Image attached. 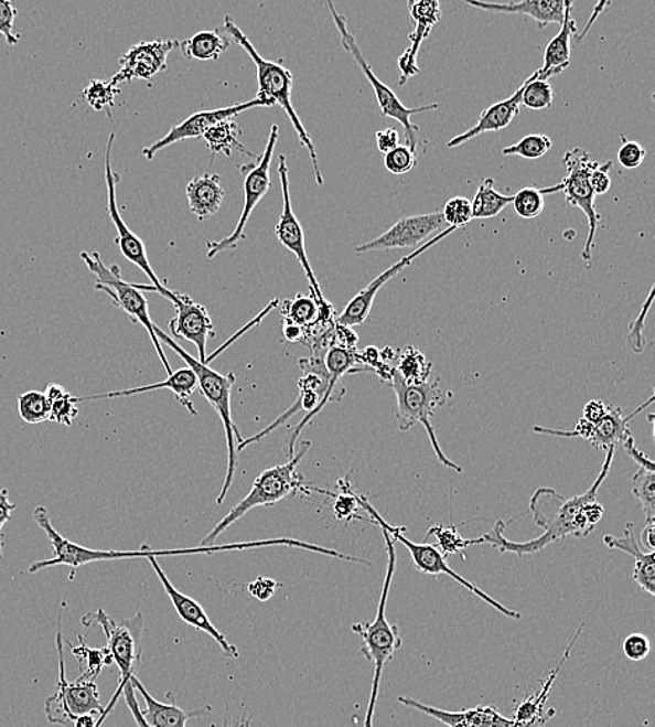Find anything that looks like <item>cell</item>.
<instances>
[{
  "label": "cell",
  "mask_w": 655,
  "mask_h": 727,
  "mask_svg": "<svg viewBox=\"0 0 655 727\" xmlns=\"http://www.w3.org/2000/svg\"><path fill=\"white\" fill-rule=\"evenodd\" d=\"M433 535L437 537L438 542V548L440 553L443 554L444 557L448 558V556H454V554H461V557L464 559L468 558L465 556V552H468V548L471 546H475V544H482L481 537L479 538H464L460 536V533L458 532V527L455 526H443V525H434L431 527V530L428 531V536Z\"/></svg>",
  "instance_id": "cell-41"
},
{
  "label": "cell",
  "mask_w": 655,
  "mask_h": 727,
  "mask_svg": "<svg viewBox=\"0 0 655 727\" xmlns=\"http://www.w3.org/2000/svg\"><path fill=\"white\" fill-rule=\"evenodd\" d=\"M442 216L444 223L449 224V227L461 228L468 226V224L473 220V209H471V201L468 197H452L444 205Z\"/></svg>",
  "instance_id": "cell-48"
},
{
  "label": "cell",
  "mask_w": 655,
  "mask_h": 727,
  "mask_svg": "<svg viewBox=\"0 0 655 727\" xmlns=\"http://www.w3.org/2000/svg\"><path fill=\"white\" fill-rule=\"evenodd\" d=\"M653 298H654V286L652 287V290L648 292V298L647 301L644 302V306L642 307V311L638 312L637 318L635 321L631 323V331H629V346L633 350L635 353H642L644 350V346H646V340H644L643 332H644V323H646V318L648 316V310L649 307L653 304Z\"/></svg>",
  "instance_id": "cell-51"
},
{
  "label": "cell",
  "mask_w": 655,
  "mask_h": 727,
  "mask_svg": "<svg viewBox=\"0 0 655 727\" xmlns=\"http://www.w3.org/2000/svg\"><path fill=\"white\" fill-rule=\"evenodd\" d=\"M583 629L584 626H581L579 627V630L576 631V634L572 638V641L569 642L568 648H566V651L563 652L562 659H560L557 669H554L552 673L549 674L547 682L543 684L541 692L536 695H531L530 698H527L524 701V703L517 706L515 719H513L516 727H539L544 724H547V720L552 718L555 710L551 709L548 714H545L544 705L547 703L549 693H551L552 685L555 680L558 677L560 669H562L566 661H568L570 652H572V648L575 643L578 642L581 632H583Z\"/></svg>",
  "instance_id": "cell-30"
},
{
  "label": "cell",
  "mask_w": 655,
  "mask_h": 727,
  "mask_svg": "<svg viewBox=\"0 0 655 727\" xmlns=\"http://www.w3.org/2000/svg\"><path fill=\"white\" fill-rule=\"evenodd\" d=\"M455 228L449 227L444 229L443 233L437 235V237L429 239L427 244L421 245V248L414 250L411 255L405 256L401 260H398L397 264L390 266L389 269L385 270L384 274L376 277L375 280H372L364 290H361L358 295L351 298V301L345 306L344 310L337 317V325L345 328H354L363 325V323L368 319L372 307H374V301L377 296V292L386 285L387 281L393 279V277L401 274L402 270L407 269L408 266L412 264L414 260L421 256L423 253L434 244H438L439 240L449 237L450 234L454 233Z\"/></svg>",
  "instance_id": "cell-21"
},
{
  "label": "cell",
  "mask_w": 655,
  "mask_h": 727,
  "mask_svg": "<svg viewBox=\"0 0 655 727\" xmlns=\"http://www.w3.org/2000/svg\"><path fill=\"white\" fill-rule=\"evenodd\" d=\"M524 90V83L517 88L512 97L503 99V101L494 104L490 108L481 113L479 120H476L473 128L468 132L455 136L449 141L448 148L454 149L463 146L465 141L476 138V136L486 132H500V130L509 127L512 120L516 118L522 107V94Z\"/></svg>",
  "instance_id": "cell-27"
},
{
  "label": "cell",
  "mask_w": 655,
  "mask_h": 727,
  "mask_svg": "<svg viewBox=\"0 0 655 727\" xmlns=\"http://www.w3.org/2000/svg\"><path fill=\"white\" fill-rule=\"evenodd\" d=\"M279 588H281V585L277 584L276 580L260 577L249 585L248 590L255 599L267 601L276 595V590Z\"/></svg>",
  "instance_id": "cell-56"
},
{
  "label": "cell",
  "mask_w": 655,
  "mask_h": 727,
  "mask_svg": "<svg viewBox=\"0 0 655 727\" xmlns=\"http://www.w3.org/2000/svg\"><path fill=\"white\" fill-rule=\"evenodd\" d=\"M442 213L418 214V216L405 217L379 237L369 243L358 245L356 254L375 253V250H390L414 248L421 245L423 240L431 237L433 233L443 227Z\"/></svg>",
  "instance_id": "cell-20"
},
{
  "label": "cell",
  "mask_w": 655,
  "mask_h": 727,
  "mask_svg": "<svg viewBox=\"0 0 655 727\" xmlns=\"http://www.w3.org/2000/svg\"><path fill=\"white\" fill-rule=\"evenodd\" d=\"M44 394L50 402V420L62 424V426L71 427L73 420L78 415L76 397L72 396L71 392L63 388L62 385L57 384H50Z\"/></svg>",
  "instance_id": "cell-40"
},
{
  "label": "cell",
  "mask_w": 655,
  "mask_h": 727,
  "mask_svg": "<svg viewBox=\"0 0 655 727\" xmlns=\"http://www.w3.org/2000/svg\"><path fill=\"white\" fill-rule=\"evenodd\" d=\"M238 125L233 119H228L210 129L203 138L206 141L208 150L212 151V156L223 153L230 157L235 151H239V153L246 156L258 157L244 148V145L238 140Z\"/></svg>",
  "instance_id": "cell-37"
},
{
  "label": "cell",
  "mask_w": 655,
  "mask_h": 727,
  "mask_svg": "<svg viewBox=\"0 0 655 727\" xmlns=\"http://www.w3.org/2000/svg\"><path fill=\"white\" fill-rule=\"evenodd\" d=\"M387 553V568L384 588L379 600V608L375 620L372 622H356L351 626V631L361 638L363 646L361 653L374 663V680H372V689L366 710L364 727H374L375 709L377 697H379L382 674H384L387 662H390L398 650H401L402 640L398 626L390 624L386 617L387 599H389L393 577L396 573V550L395 542L391 541L389 533L384 531Z\"/></svg>",
  "instance_id": "cell-4"
},
{
  "label": "cell",
  "mask_w": 655,
  "mask_h": 727,
  "mask_svg": "<svg viewBox=\"0 0 655 727\" xmlns=\"http://www.w3.org/2000/svg\"><path fill=\"white\" fill-rule=\"evenodd\" d=\"M180 46L176 40L144 41L133 45L119 60L120 70L109 83L119 87L122 83L150 81L167 70L168 55Z\"/></svg>",
  "instance_id": "cell-19"
},
{
  "label": "cell",
  "mask_w": 655,
  "mask_h": 727,
  "mask_svg": "<svg viewBox=\"0 0 655 727\" xmlns=\"http://www.w3.org/2000/svg\"><path fill=\"white\" fill-rule=\"evenodd\" d=\"M311 446V441H303L300 452L288 460L287 463L265 470L255 480L249 494L238 505H235L206 537L202 538L201 546H212L224 531H227L233 523L239 521L251 510L259 509V506L275 505L277 502L287 499V496L300 493V491L309 493L305 490L307 481L303 480L301 473H298L297 468L302 459L307 457Z\"/></svg>",
  "instance_id": "cell-7"
},
{
  "label": "cell",
  "mask_w": 655,
  "mask_h": 727,
  "mask_svg": "<svg viewBox=\"0 0 655 727\" xmlns=\"http://www.w3.org/2000/svg\"><path fill=\"white\" fill-rule=\"evenodd\" d=\"M36 525L45 532L46 537L50 538L52 553L54 557L50 559H41L35 562L29 567L30 574H36L42 569L57 567V565H66L73 571L83 567V565L99 563V562H115V559H133V558H157L168 556H192V554H214L223 552H244L250 548H264L272 546H286L290 548H301V550L323 554V556L343 559V562L365 564L364 558L348 556V554L332 550L318 546V544L296 541V538L280 537L269 538V541L258 542H244L222 544V546H198L192 548H168V550H151L150 547L141 546L136 552H117V550H96V548H88L80 546V544L67 541L57 532L52 525L50 514L44 506H36L33 512Z\"/></svg>",
  "instance_id": "cell-2"
},
{
  "label": "cell",
  "mask_w": 655,
  "mask_h": 727,
  "mask_svg": "<svg viewBox=\"0 0 655 727\" xmlns=\"http://www.w3.org/2000/svg\"><path fill=\"white\" fill-rule=\"evenodd\" d=\"M623 448H625L626 453L632 459H635V462L638 463V467L655 470V464L653 459H649L646 453L642 452L641 449L636 447L635 438L629 437L625 442H623Z\"/></svg>",
  "instance_id": "cell-59"
},
{
  "label": "cell",
  "mask_w": 655,
  "mask_h": 727,
  "mask_svg": "<svg viewBox=\"0 0 655 727\" xmlns=\"http://www.w3.org/2000/svg\"><path fill=\"white\" fill-rule=\"evenodd\" d=\"M622 146L618 150V161L626 170H635L641 167L646 159L647 151L637 141L627 140L625 136H621Z\"/></svg>",
  "instance_id": "cell-52"
},
{
  "label": "cell",
  "mask_w": 655,
  "mask_h": 727,
  "mask_svg": "<svg viewBox=\"0 0 655 727\" xmlns=\"http://www.w3.org/2000/svg\"><path fill=\"white\" fill-rule=\"evenodd\" d=\"M224 196L223 180L218 174L197 175L186 186L189 209L198 222L212 218L218 213Z\"/></svg>",
  "instance_id": "cell-32"
},
{
  "label": "cell",
  "mask_w": 655,
  "mask_h": 727,
  "mask_svg": "<svg viewBox=\"0 0 655 727\" xmlns=\"http://www.w3.org/2000/svg\"><path fill=\"white\" fill-rule=\"evenodd\" d=\"M170 389L175 395L176 400L193 416H197V410L192 403V396L198 389V382L196 374L191 368H181L172 373L165 381L160 384L144 385L140 388L115 391L109 394L94 395L86 397H76L77 403L88 400L115 399V397H129L141 394H149V392Z\"/></svg>",
  "instance_id": "cell-26"
},
{
  "label": "cell",
  "mask_w": 655,
  "mask_h": 727,
  "mask_svg": "<svg viewBox=\"0 0 655 727\" xmlns=\"http://www.w3.org/2000/svg\"><path fill=\"white\" fill-rule=\"evenodd\" d=\"M282 332H284V338L288 342L296 343L305 340V329L293 325V323L284 322V329H282Z\"/></svg>",
  "instance_id": "cell-61"
},
{
  "label": "cell",
  "mask_w": 655,
  "mask_h": 727,
  "mask_svg": "<svg viewBox=\"0 0 655 727\" xmlns=\"http://www.w3.org/2000/svg\"><path fill=\"white\" fill-rule=\"evenodd\" d=\"M604 543L611 550H620L629 554L635 559V573L633 579L644 592L655 596V557L654 552L643 553L633 532V525L627 522L625 525V536L615 537L612 535L604 536Z\"/></svg>",
  "instance_id": "cell-29"
},
{
  "label": "cell",
  "mask_w": 655,
  "mask_h": 727,
  "mask_svg": "<svg viewBox=\"0 0 655 727\" xmlns=\"http://www.w3.org/2000/svg\"><path fill=\"white\" fill-rule=\"evenodd\" d=\"M328 8L330 9V12H332L335 28H337L340 39H342L343 49L354 57L356 65L361 67L365 77L368 78L372 90L375 93L380 114L386 118L397 120V122L401 125L402 129H405L407 148H410L414 153H417L418 128L416 125H412L411 117L416 114L434 111V109L439 108V104H429V106L419 108L406 107L405 104L398 99L395 92H393L389 86H386L385 83L375 75L374 71H372L363 51H361L358 43H356L355 36L348 31L347 19L335 10L332 2H328Z\"/></svg>",
  "instance_id": "cell-10"
},
{
  "label": "cell",
  "mask_w": 655,
  "mask_h": 727,
  "mask_svg": "<svg viewBox=\"0 0 655 727\" xmlns=\"http://www.w3.org/2000/svg\"><path fill=\"white\" fill-rule=\"evenodd\" d=\"M259 107H275L272 104L264 101V99L255 98L251 101L237 104V106L224 107L212 109V111H201L191 115L182 124L176 125L168 132L164 138L157 140L155 143L147 146L143 150V156L147 160H154V157L161 150L170 148V146L187 139L203 138L210 129L216 127L224 120L233 119L237 115L248 111V109Z\"/></svg>",
  "instance_id": "cell-18"
},
{
  "label": "cell",
  "mask_w": 655,
  "mask_h": 727,
  "mask_svg": "<svg viewBox=\"0 0 655 727\" xmlns=\"http://www.w3.org/2000/svg\"><path fill=\"white\" fill-rule=\"evenodd\" d=\"M632 493L641 501L647 525L655 520V470L641 468L632 480Z\"/></svg>",
  "instance_id": "cell-43"
},
{
  "label": "cell",
  "mask_w": 655,
  "mask_h": 727,
  "mask_svg": "<svg viewBox=\"0 0 655 727\" xmlns=\"http://www.w3.org/2000/svg\"><path fill=\"white\" fill-rule=\"evenodd\" d=\"M408 9H410L411 18L416 22V29L410 34V49L397 62L401 71L400 85H406L408 78L418 75L417 56L419 46H421L423 40L428 39L440 20L439 2H410Z\"/></svg>",
  "instance_id": "cell-25"
},
{
  "label": "cell",
  "mask_w": 655,
  "mask_h": 727,
  "mask_svg": "<svg viewBox=\"0 0 655 727\" xmlns=\"http://www.w3.org/2000/svg\"><path fill=\"white\" fill-rule=\"evenodd\" d=\"M119 93V87H115L109 82L93 81L84 88L82 97L93 109L103 111V109L114 106L115 97Z\"/></svg>",
  "instance_id": "cell-47"
},
{
  "label": "cell",
  "mask_w": 655,
  "mask_h": 727,
  "mask_svg": "<svg viewBox=\"0 0 655 727\" xmlns=\"http://www.w3.org/2000/svg\"><path fill=\"white\" fill-rule=\"evenodd\" d=\"M117 139L114 130L109 133L107 150H105V182H107L108 191V214L111 217L115 228H117V237H115L114 243L118 245L120 253L125 256L126 259L138 266V268L143 271V274L149 277L151 286L154 287L155 292H159L160 296L167 298L168 301L172 300L174 297V291L168 289V287L159 279V276L154 274L153 268H151L149 258H147L146 244L143 239L138 237L132 229L126 226L122 216H120L118 203H117V185L119 182L118 172H115L112 169V148Z\"/></svg>",
  "instance_id": "cell-14"
},
{
  "label": "cell",
  "mask_w": 655,
  "mask_h": 727,
  "mask_svg": "<svg viewBox=\"0 0 655 727\" xmlns=\"http://www.w3.org/2000/svg\"><path fill=\"white\" fill-rule=\"evenodd\" d=\"M513 202V196L502 195L495 190L494 178H484L476 191L471 209L473 218H492L500 216Z\"/></svg>",
  "instance_id": "cell-36"
},
{
  "label": "cell",
  "mask_w": 655,
  "mask_h": 727,
  "mask_svg": "<svg viewBox=\"0 0 655 727\" xmlns=\"http://www.w3.org/2000/svg\"><path fill=\"white\" fill-rule=\"evenodd\" d=\"M615 451L616 448L606 451V458L600 474L597 475L593 485L584 494L566 499L558 491L549 488L538 489L533 494L530 512L536 525L544 530L541 536L523 543L507 541L503 535L506 526L505 522L497 521L494 530L481 536L482 544H490L501 553L516 554L518 558H522L528 556V554L543 552L549 544L562 541L568 536L580 538L589 536L595 526L587 520L584 506L597 500V494H599L602 483L610 473L612 462H614Z\"/></svg>",
  "instance_id": "cell-1"
},
{
  "label": "cell",
  "mask_w": 655,
  "mask_h": 727,
  "mask_svg": "<svg viewBox=\"0 0 655 727\" xmlns=\"http://www.w3.org/2000/svg\"><path fill=\"white\" fill-rule=\"evenodd\" d=\"M155 336L159 338L160 342L167 344L168 348L174 350V352L180 355L183 361H185L187 367L196 374L198 382L197 391H201L204 399H206L210 405L213 406V409L216 410L219 418H222L225 439H227L228 453L227 474H225L223 489L219 491L216 500L217 504L222 505L225 496L228 494L230 485L234 483L235 472H237V442L240 443L244 441L243 437H240L238 428L235 427L233 420V411H230V394H233V386L237 379H235V375L233 373L227 375L219 374L216 370L210 368L208 365L201 363V361L196 359H193L191 354L185 352V350H183L174 339L168 336V334L164 331H161L159 327H155Z\"/></svg>",
  "instance_id": "cell-6"
},
{
  "label": "cell",
  "mask_w": 655,
  "mask_h": 727,
  "mask_svg": "<svg viewBox=\"0 0 655 727\" xmlns=\"http://www.w3.org/2000/svg\"><path fill=\"white\" fill-rule=\"evenodd\" d=\"M593 163L591 154L584 149L573 148L566 151L563 157L566 175L560 182L566 201L570 205L579 207L589 222V235H587L583 254H581L587 264L591 261V250L594 248L597 228H599L601 220L600 214L595 211V193L590 185V171Z\"/></svg>",
  "instance_id": "cell-15"
},
{
  "label": "cell",
  "mask_w": 655,
  "mask_h": 727,
  "mask_svg": "<svg viewBox=\"0 0 655 727\" xmlns=\"http://www.w3.org/2000/svg\"><path fill=\"white\" fill-rule=\"evenodd\" d=\"M390 386L395 391L396 395V418L398 421V428L401 431L411 430L416 424H422L426 427L429 441L433 448L434 455L443 467L454 470V472L461 473V467L458 463L452 462L447 455H444L443 449L440 448L439 441L437 438V432H434L431 417L433 416L434 410L439 409L440 406H443L448 399V392L440 388V382L431 381L423 382V384H407L400 375L397 374V371H393Z\"/></svg>",
  "instance_id": "cell-9"
},
{
  "label": "cell",
  "mask_w": 655,
  "mask_h": 727,
  "mask_svg": "<svg viewBox=\"0 0 655 727\" xmlns=\"http://www.w3.org/2000/svg\"><path fill=\"white\" fill-rule=\"evenodd\" d=\"M358 353L355 352V349L339 346V344H335L334 342L332 346H330L326 355H324V367H326L329 373L326 394H324L321 405H319L314 411L309 413L308 416L303 417L301 423L298 424L296 431H292L290 443H288V458L291 459L293 457V448H296L297 439L300 437L303 427L312 421V418L316 416L324 406H326V403L335 400L333 394L334 389L337 388L339 381L342 379L345 374L353 373V371H355V364L358 363Z\"/></svg>",
  "instance_id": "cell-24"
},
{
  "label": "cell",
  "mask_w": 655,
  "mask_h": 727,
  "mask_svg": "<svg viewBox=\"0 0 655 727\" xmlns=\"http://www.w3.org/2000/svg\"><path fill=\"white\" fill-rule=\"evenodd\" d=\"M623 653L629 661L641 662L644 661L652 652V642L648 637L635 632V634L627 635L622 643Z\"/></svg>",
  "instance_id": "cell-53"
},
{
  "label": "cell",
  "mask_w": 655,
  "mask_h": 727,
  "mask_svg": "<svg viewBox=\"0 0 655 727\" xmlns=\"http://www.w3.org/2000/svg\"><path fill=\"white\" fill-rule=\"evenodd\" d=\"M642 543L644 547L648 548V552H654V523L644 527Z\"/></svg>",
  "instance_id": "cell-63"
},
{
  "label": "cell",
  "mask_w": 655,
  "mask_h": 727,
  "mask_svg": "<svg viewBox=\"0 0 655 727\" xmlns=\"http://www.w3.org/2000/svg\"><path fill=\"white\" fill-rule=\"evenodd\" d=\"M432 363L414 346L396 353V371L407 384H423L431 375Z\"/></svg>",
  "instance_id": "cell-39"
},
{
  "label": "cell",
  "mask_w": 655,
  "mask_h": 727,
  "mask_svg": "<svg viewBox=\"0 0 655 727\" xmlns=\"http://www.w3.org/2000/svg\"><path fill=\"white\" fill-rule=\"evenodd\" d=\"M19 10L10 0H0V39L7 41L9 45L19 44V36L13 33L14 20L18 18Z\"/></svg>",
  "instance_id": "cell-54"
},
{
  "label": "cell",
  "mask_w": 655,
  "mask_h": 727,
  "mask_svg": "<svg viewBox=\"0 0 655 727\" xmlns=\"http://www.w3.org/2000/svg\"><path fill=\"white\" fill-rule=\"evenodd\" d=\"M78 641H80L78 646H73L71 642H67L80 666L83 663L86 664V669H83L82 676L77 680L78 682H94L104 666H111L114 663L111 653L108 652L107 648L87 646L82 634H78Z\"/></svg>",
  "instance_id": "cell-38"
},
{
  "label": "cell",
  "mask_w": 655,
  "mask_h": 727,
  "mask_svg": "<svg viewBox=\"0 0 655 727\" xmlns=\"http://www.w3.org/2000/svg\"><path fill=\"white\" fill-rule=\"evenodd\" d=\"M57 655H60V683L57 692L45 703V715L51 724L73 727L77 716L93 714L101 716L104 705L99 699L97 684L94 682H67L65 673V656H63V640L61 620L56 632Z\"/></svg>",
  "instance_id": "cell-13"
},
{
  "label": "cell",
  "mask_w": 655,
  "mask_h": 727,
  "mask_svg": "<svg viewBox=\"0 0 655 727\" xmlns=\"http://www.w3.org/2000/svg\"><path fill=\"white\" fill-rule=\"evenodd\" d=\"M281 313L284 317V322L293 323V325L303 329H311L314 333L316 325L326 328L333 319V307L329 301H318L312 295L305 297L297 295L293 300L282 302ZM311 333V334H312Z\"/></svg>",
  "instance_id": "cell-33"
},
{
  "label": "cell",
  "mask_w": 655,
  "mask_h": 727,
  "mask_svg": "<svg viewBox=\"0 0 655 727\" xmlns=\"http://www.w3.org/2000/svg\"><path fill=\"white\" fill-rule=\"evenodd\" d=\"M398 143H400V135H398L395 128L379 130L376 133V146L380 153H389V151L397 148Z\"/></svg>",
  "instance_id": "cell-57"
},
{
  "label": "cell",
  "mask_w": 655,
  "mask_h": 727,
  "mask_svg": "<svg viewBox=\"0 0 655 727\" xmlns=\"http://www.w3.org/2000/svg\"><path fill=\"white\" fill-rule=\"evenodd\" d=\"M543 190L538 188H523L513 196V207L522 218H536L543 213L545 207Z\"/></svg>",
  "instance_id": "cell-46"
},
{
  "label": "cell",
  "mask_w": 655,
  "mask_h": 727,
  "mask_svg": "<svg viewBox=\"0 0 655 727\" xmlns=\"http://www.w3.org/2000/svg\"><path fill=\"white\" fill-rule=\"evenodd\" d=\"M175 308V318L170 321V331L176 339L195 344L198 361L207 360V340L214 334V325L206 308L193 301L191 297L174 291L171 300Z\"/></svg>",
  "instance_id": "cell-22"
},
{
  "label": "cell",
  "mask_w": 655,
  "mask_h": 727,
  "mask_svg": "<svg viewBox=\"0 0 655 727\" xmlns=\"http://www.w3.org/2000/svg\"><path fill=\"white\" fill-rule=\"evenodd\" d=\"M417 165V153L407 146L398 145L395 150L385 154L386 170L391 174L401 175L410 172Z\"/></svg>",
  "instance_id": "cell-49"
},
{
  "label": "cell",
  "mask_w": 655,
  "mask_h": 727,
  "mask_svg": "<svg viewBox=\"0 0 655 727\" xmlns=\"http://www.w3.org/2000/svg\"><path fill=\"white\" fill-rule=\"evenodd\" d=\"M356 500H358L359 506H363V509L374 517L377 525L382 527V531L389 533L393 542L397 541L405 544L407 550L411 554L414 567L417 568L418 573L432 575V577L448 575V577L454 579L455 582L461 585V587L470 590V592L475 595L476 598L484 600L485 603H488L491 608L500 611V613L507 617V619L517 621L522 620V613L505 608L500 601L492 599L488 594L484 592V590L475 587L473 582H470V580L453 571V569L449 567L448 558L440 553L437 546H433V544L411 542L410 538L405 535L406 527L389 525V523L380 516L379 512L369 504V501L366 500L365 496L356 495Z\"/></svg>",
  "instance_id": "cell-11"
},
{
  "label": "cell",
  "mask_w": 655,
  "mask_h": 727,
  "mask_svg": "<svg viewBox=\"0 0 655 727\" xmlns=\"http://www.w3.org/2000/svg\"><path fill=\"white\" fill-rule=\"evenodd\" d=\"M279 125H272L269 139H267L264 153L256 157L255 163L239 165L244 174V207L233 234L222 240H207V258H216L218 254L238 248L240 240L246 238L245 229L248 226L251 212L259 205L261 199L269 192L271 185L270 167L279 141Z\"/></svg>",
  "instance_id": "cell-12"
},
{
  "label": "cell",
  "mask_w": 655,
  "mask_h": 727,
  "mask_svg": "<svg viewBox=\"0 0 655 727\" xmlns=\"http://www.w3.org/2000/svg\"><path fill=\"white\" fill-rule=\"evenodd\" d=\"M149 562L151 567H153L157 577H159L162 587H164L168 598H170L171 603L174 605L178 616H180L186 624L193 627V629L202 631L204 634L213 638V640L218 643L219 648H222L225 656L229 659H238L239 652L237 648L230 645L227 638H225V635L217 630V627L210 621L203 606L195 599L189 598V596L182 594L181 590H178L174 585L171 584V580L168 579L165 573L162 571L161 565L155 558H149Z\"/></svg>",
  "instance_id": "cell-23"
},
{
  "label": "cell",
  "mask_w": 655,
  "mask_h": 727,
  "mask_svg": "<svg viewBox=\"0 0 655 727\" xmlns=\"http://www.w3.org/2000/svg\"><path fill=\"white\" fill-rule=\"evenodd\" d=\"M98 718V715L93 714L77 716L73 727H97Z\"/></svg>",
  "instance_id": "cell-62"
},
{
  "label": "cell",
  "mask_w": 655,
  "mask_h": 727,
  "mask_svg": "<svg viewBox=\"0 0 655 727\" xmlns=\"http://www.w3.org/2000/svg\"><path fill=\"white\" fill-rule=\"evenodd\" d=\"M469 7L485 10L492 13L524 14L539 25V29L549 24H562L566 2L563 0H524V2L486 3L471 2Z\"/></svg>",
  "instance_id": "cell-28"
},
{
  "label": "cell",
  "mask_w": 655,
  "mask_h": 727,
  "mask_svg": "<svg viewBox=\"0 0 655 727\" xmlns=\"http://www.w3.org/2000/svg\"><path fill=\"white\" fill-rule=\"evenodd\" d=\"M539 72H534L530 77L524 82L522 94V106L533 109V111H544L549 109L554 104V88L548 82L539 81Z\"/></svg>",
  "instance_id": "cell-42"
},
{
  "label": "cell",
  "mask_w": 655,
  "mask_h": 727,
  "mask_svg": "<svg viewBox=\"0 0 655 727\" xmlns=\"http://www.w3.org/2000/svg\"><path fill=\"white\" fill-rule=\"evenodd\" d=\"M606 407L604 402L593 400L587 403L584 407V417L587 421L594 423L600 420L602 416L606 413Z\"/></svg>",
  "instance_id": "cell-60"
},
{
  "label": "cell",
  "mask_w": 655,
  "mask_h": 727,
  "mask_svg": "<svg viewBox=\"0 0 655 727\" xmlns=\"http://www.w3.org/2000/svg\"><path fill=\"white\" fill-rule=\"evenodd\" d=\"M572 2H566L565 19L562 28L557 35L549 41L544 52V65L539 72L547 73L558 71L562 73L570 65V51H572V35L576 34L575 20L572 19Z\"/></svg>",
  "instance_id": "cell-34"
},
{
  "label": "cell",
  "mask_w": 655,
  "mask_h": 727,
  "mask_svg": "<svg viewBox=\"0 0 655 727\" xmlns=\"http://www.w3.org/2000/svg\"><path fill=\"white\" fill-rule=\"evenodd\" d=\"M552 140L547 135H528L524 136L517 143L507 146V148L502 150V154L506 157L517 156L527 160H538L547 154L552 149Z\"/></svg>",
  "instance_id": "cell-45"
},
{
  "label": "cell",
  "mask_w": 655,
  "mask_h": 727,
  "mask_svg": "<svg viewBox=\"0 0 655 727\" xmlns=\"http://www.w3.org/2000/svg\"><path fill=\"white\" fill-rule=\"evenodd\" d=\"M80 258L87 265L88 270L97 276L96 289L104 291L105 295L111 297L115 306L120 308L124 312L128 313L129 318L135 323L146 329L149 333L151 343L159 354L161 364L164 365L165 373L170 376L174 371L171 370L168 363L164 350L161 348L159 338L155 336V323L151 321L149 313V302L144 297V291H153V286L132 285V282L125 281L118 265L107 266L104 264L101 256L98 253H82Z\"/></svg>",
  "instance_id": "cell-8"
},
{
  "label": "cell",
  "mask_w": 655,
  "mask_h": 727,
  "mask_svg": "<svg viewBox=\"0 0 655 727\" xmlns=\"http://www.w3.org/2000/svg\"><path fill=\"white\" fill-rule=\"evenodd\" d=\"M135 688L144 699L146 708L141 709L147 725L150 727H186V721L195 718H202L212 713V706H204L197 709H182L175 704H161L151 697L147 689L136 676L132 677Z\"/></svg>",
  "instance_id": "cell-31"
},
{
  "label": "cell",
  "mask_w": 655,
  "mask_h": 727,
  "mask_svg": "<svg viewBox=\"0 0 655 727\" xmlns=\"http://www.w3.org/2000/svg\"><path fill=\"white\" fill-rule=\"evenodd\" d=\"M339 484L342 485L343 494L335 496V517L340 521H351L358 517L356 516V511L359 509L358 500H356L354 491L351 490L348 481L340 480Z\"/></svg>",
  "instance_id": "cell-50"
},
{
  "label": "cell",
  "mask_w": 655,
  "mask_h": 727,
  "mask_svg": "<svg viewBox=\"0 0 655 727\" xmlns=\"http://www.w3.org/2000/svg\"><path fill=\"white\" fill-rule=\"evenodd\" d=\"M83 626L88 629L93 624L101 626L105 637H107V650L111 653L112 661L119 669V685L114 693L111 701L105 706L104 713L99 716L97 727H101L107 716L112 713L120 695H125L126 705L129 706L130 713L135 718L138 727H150L141 715L138 699L135 697V685L132 677L136 676V669L141 661V642H143L144 617L138 613L130 619L115 621L103 609L96 613H88L83 617Z\"/></svg>",
  "instance_id": "cell-3"
},
{
  "label": "cell",
  "mask_w": 655,
  "mask_h": 727,
  "mask_svg": "<svg viewBox=\"0 0 655 727\" xmlns=\"http://www.w3.org/2000/svg\"><path fill=\"white\" fill-rule=\"evenodd\" d=\"M612 161H606L604 164L597 163L594 161L593 167L590 171V185L591 190L597 195H605L611 188V177L610 170L612 169Z\"/></svg>",
  "instance_id": "cell-55"
},
{
  "label": "cell",
  "mask_w": 655,
  "mask_h": 727,
  "mask_svg": "<svg viewBox=\"0 0 655 727\" xmlns=\"http://www.w3.org/2000/svg\"><path fill=\"white\" fill-rule=\"evenodd\" d=\"M277 172H279L282 192V211L279 223H277L276 226L277 238H279L280 243L284 245L288 250H291V253L297 256L298 260H300L302 269L308 277L309 286H311L312 296L316 298L318 301L322 302L324 301V297L322 295L321 286H319L316 276H314L312 266L309 264L308 259L305 234H303L301 222L298 220L297 214L293 213L292 209L290 175H288L286 156H280Z\"/></svg>",
  "instance_id": "cell-17"
},
{
  "label": "cell",
  "mask_w": 655,
  "mask_h": 727,
  "mask_svg": "<svg viewBox=\"0 0 655 727\" xmlns=\"http://www.w3.org/2000/svg\"><path fill=\"white\" fill-rule=\"evenodd\" d=\"M18 409L21 420L28 424H40L50 420L51 407L44 392L29 391L18 397Z\"/></svg>",
  "instance_id": "cell-44"
},
{
  "label": "cell",
  "mask_w": 655,
  "mask_h": 727,
  "mask_svg": "<svg viewBox=\"0 0 655 727\" xmlns=\"http://www.w3.org/2000/svg\"><path fill=\"white\" fill-rule=\"evenodd\" d=\"M222 29L228 34L229 39H233L235 43L243 46L246 54L255 62L256 73H258V97L256 98L264 99V101L270 103L272 106H280L282 111L287 114L293 129H296L298 139H300L303 148L308 150L309 157H311L318 185H323L321 165H319L316 149H314L311 135H309L305 125L302 124L296 108L292 106V73L282 65V61L271 62L260 56L254 44L248 40V36L243 33V30L237 28L230 15H225Z\"/></svg>",
  "instance_id": "cell-5"
},
{
  "label": "cell",
  "mask_w": 655,
  "mask_h": 727,
  "mask_svg": "<svg viewBox=\"0 0 655 727\" xmlns=\"http://www.w3.org/2000/svg\"><path fill=\"white\" fill-rule=\"evenodd\" d=\"M653 400L654 396L649 397L648 402L644 403V405L638 407L635 413H632V415L627 417H623L620 407L608 405L606 413L600 418V420L590 423L587 421L586 418H580L578 424H576L575 430L563 431L552 430V428L534 427V431L554 437L583 438L587 439V441H590L591 446L594 448L610 451L612 448L623 446V442H625L629 437H632L629 423H631L638 413L652 405Z\"/></svg>",
  "instance_id": "cell-16"
},
{
  "label": "cell",
  "mask_w": 655,
  "mask_h": 727,
  "mask_svg": "<svg viewBox=\"0 0 655 727\" xmlns=\"http://www.w3.org/2000/svg\"><path fill=\"white\" fill-rule=\"evenodd\" d=\"M18 509V505L9 501V491L0 489V559L3 558L2 554V527L12 520V512Z\"/></svg>",
  "instance_id": "cell-58"
},
{
  "label": "cell",
  "mask_w": 655,
  "mask_h": 727,
  "mask_svg": "<svg viewBox=\"0 0 655 727\" xmlns=\"http://www.w3.org/2000/svg\"><path fill=\"white\" fill-rule=\"evenodd\" d=\"M229 36L223 29L198 31L180 43L187 61H218L229 49Z\"/></svg>",
  "instance_id": "cell-35"
}]
</instances>
